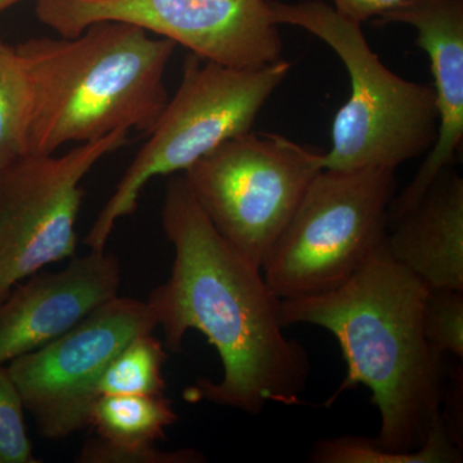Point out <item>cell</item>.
<instances>
[{
	"label": "cell",
	"mask_w": 463,
	"mask_h": 463,
	"mask_svg": "<svg viewBox=\"0 0 463 463\" xmlns=\"http://www.w3.org/2000/svg\"><path fill=\"white\" fill-rule=\"evenodd\" d=\"M161 222L174 248L172 273L147 304L164 345L181 352L185 334L196 330L223 365L221 381H197L185 390V399L252 416L268 403L300 404L312 364L303 344L286 336L281 298L261 269L225 242L183 175L167 182Z\"/></svg>",
	"instance_id": "1"
},
{
	"label": "cell",
	"mask_w": 463,
	"mask_h": 463,
	"mask_svg": "<svg viewBox=\"0 0 463 463\" xmlns=\"http://www.w3.org/2000/svg\"><path fill=\"white\" fill-rule=\"evenodd\" d=\"M429 288L390 257L386 243L339 288L281 300V321L325 328L337 340L346 376L328 405L364 385L379 410L376 440L383 449L412 455L441 417L446 392L443 356L422 327Z\"/></svg>",
	"instance_id": "2"
},
{
	"label": "cell",
	"mask_w": 463,
	"mask_h": 463,
	"mask_svg": "<svg viewBox=\"0 0 463 463\" xmlns=\"http://www.w3.org/2000/svg\"><path fill=\"white\" fill-rule=\"evenodd\" d=\"M30 93L27 152L54 154L116 130L148 134L169 96L164 76L175 43L118 21L74 38H33L16 45Z\"/></svg>",
	"instance_id": "3"
},
{
	"label": "cell",
	"mask_w": 463,
	"mask_h": 463,
	"mask_svg": "<svg viewBox=\"0 0 463 463\" xmlns=\"http://www.w3.org/2000/svg\"><path fill=\"white\" fill-rule=\"evenodd\" d=\"M277 25L300 27L327 44L345 66L350 97L335 115L323 169L389 167L428 154L438 137L435 91L390 71L368 44L361 24L322 0H268Z\"/></svg>",
	"instance_id": "4"
},
{
	"label": "cell",
	"mask_w": 463,
	"mask_h": 463,
	"mask_svg": "<svg viewBox=\"0 0 463 463\" xmlns=\"http://www.w3.org/2000/svg\"><path fill=\"white\" fill-rule=\"evenodd\" d=\"M291 69L283 58L267 66L237 69L188 53L178 90L100 210L85 245L105 250L116 223L136 213L143 188L152 179L184 173L222 143L251 132Z\"/></svg>",
	"instance_id": "5"
},
{
	"label": "cell",
	"mask_w": 463,
	"mask_h": 463,
	"mask_svg": "<svg viewBox=\"0 0 463 463\" xmlns=\"http://www.w3.org/2000/svg\"><path fill=\"white\" fill-rule=\"evenodd\" d=\"M397 170L322 169L261 268L281 300L339 288L386 243Z\"/></svg>",
	"instance_id": "6"
},
{
	"label": "cell",
	"mask_w": 463,
	"mask_h": 463,
	"mask_svg": "<svg viewBox=\"0 0 463 463\" xmlns=\"http://www.w3.org/2000/svg\"><path fill=\"white\" fill-rule=\"evenodd\" d=\"M323 154L251 130L219 145L183 176L225 242L261 269L323 169Z\"/></svg>",
	"instance_id": "7"
},
{
	"label": "cell",
	"mask_w": 463,
	"mask_h": 463,
	"mask_svg": "<svg viewBox=\"0 0 463 463\" xmlns=\"http://www.w3.org/2000/svg\"><path fill=\"white\" fill-rule=\"evenodd\" d=\"M128 143L129 130L120 129L62 156L26 152L0 165V303L17 283L75 257L81 182Z\"/></svg>",
	"instance_id": "8"
},
{
	"label": "cell",
	"mask_w": 463,
	"mask_h": 463,
	"mask_svg": "<svg viewBox=\"0 0 463 463\" xmlns=\"http://www.w3.org/2000/svg\"><path fill=\"white\" fill-rule=\"evenodd\" d=\"M35 14L62 38L102 21L130 24L203 60L237 69L283 58L268 0H35Z\"/></svg>",
	"instance_id": "9"
},
{
	"label": "cell",
	"mask_w": 463,
	"mask_h": 463,
	"mask_svg": "<svg viewBox=\"0 0 463 463\" xmlns=\"http://www.w3.org/2000/svg\"><path fill=\"white\" fill-rule=\"evenodd\" d=\"M156 327L147 301L116 297L62 336L8 362L39 434L60 440L90 428L106 368L134 337Z\"/></svg>",
	"instance_id": "10"
},
{
	"label": "cell",
	"mask_w": 463,
	"mask_h": 463,
	"mask_svg": "<svg viewBox=\"0 0 463 463\" xmlns=\"http://www.w3.org/2000/svg\"><path fill=\"white\" fill-rule=\"evenodd\" d=\"M121 269L105 250L71 258L60 272H38L0 303V364L47 345L118 297Z\"/></svg>",
	"instance_id": "11"
},
{
	"label": "cell",
	"mask_w": 463,
	"mask_h": 463,
	"mask_svg": "<svg viewBox=\"0 0 463 463\" xmlns=\"http://www.w3.org/2000/svg\"><path fill=\"white\" fill-rule=\"evenodd\" d=\"M377 25L413 27L430 60L438 137L412 181L395 194L389 223L416 205L439 174L455 166L463 145V0H408L374 18Z\"/></svg>",
	"instance_id": "12"
},
{
	"label": "cell",
	"mask_w": 463,
	"mask_h": 463,
	"mask_svg": "<svg viewBox=\"0 0 463 463\" xmlns=\"http://www.w3.org/2000/svg\"><path fill=\"white\" fill-rule=\"evenodd\" d=\"M386 250L429 288L463 291V179L455 166L390 222Z\"/></svg>",
	"instance_id": "13"
},
{
	"label": "cell",
	"mask_w": 463,
	"mask_h": 463,
	"mask_svg": "<svg viewBox=\"0 0 463 463\" xmlns=\"http://www.w3.org/2000/svg\"><path fill=\"white\" fill-rule=\"evenodd\" d=\"M178 419L165 394L105 395L91 407L90 428L115 446H151Z\"/></svg>",
	"instance_id": "14"
},
{
	"label": "cell",
	"mask_w": 463,
	"mask_h": 463,
	"mask_svg": "<svg viewBox=\"0 0 463 463\" xmlns=\"http://www.w3.org/2000/svg\"><path fill=\"white\" fill-rule=\"evenodd\" d=\"M307 461L313 463H458L462 446L448 431L443 417L434 426L425 444L412 455L390 453L376 438L343 435L317 441Z\"/></svg>",
	"instance_id": "15"
},
{
	"label": "cell",
	"mask_w": 463,
	"mask_h": 463,
	"mask_svg": "<svg viewBox=\"0 0 463 463\" xmlns=\"http://www.w3.org/2000/svg\"><path fill=\"white\" fill-rule=\"evenodd\" d=\"M166 359L165 345L152 332L138 335L106 368L97 386L99 398L105 395L164 394L166 383L163 368Z\"/></svg>",
	"instance_id": "16"
},
{
	"label": "cell",
	"mask_w": 463,
	"mask_h": 463,
	"mask_svg": "<svg viewBox=\"0 0 463 463\" xmlns=\"http://www.w3.org/2000/svg\"><path fill=\"white\" fill-rule=\"evenodd\" d=\"M32 93L17 47L0 36V165L27 152Z\"/></svg>",
	"instance_id": "17"
},
{
	"label": "cell",
	"mask_w": 463,
	"mask_h": 463,
	"mask_svg": "<svg viewBox=\"0 0 463 463\" xmlns=\"http://www.w3.org/2000/svg\"><path fill=\"white\" fill-rule=\"evenodd\" d=\"M422 327L426 340L439 355L463 358V291L429 288L423 304Z\"/></svg>",
	"instance_id": "18"
},
{
	"label": "cell",
	"mask_w": 463,
	"mask_h": 463,
	"mask_svg": "<svg viewBox=\"0 0 463 463\" xmlns=\"http://www.w3.org/2000/svg\"><path fill=\"white\" fill-rule=\"evenodd\" d=\"M27 435L25 408L8 368L0 364V463H38Z\"/></svg>",
	"instance_id": "19"
},
{
	"label": "cell",
	"mask_w": 463,
	"mask_h": 463,
	"mask_svg": "<svg viewBox=\"0 0 463 463\" xmlns=\"http://www.w3.org/2000/svg\"><path fill=\"white\" fill-rule=\"evenodd\" d=\"M76 463H201L205 456L199 450H163L155 444L142 447H121L93 438L81 448Z\"/></svg>",
	"instance_id": "20"
},
{
	"label": "cell",
	"mask_w": 463,
	"mask_h": 463,
	"mask_svg": "<svg viewBox=\"0 0 463 463\" xmlns=\"http://www.w3.org/2000/svg\"><path fill=\"white\" fill-rule=\"evenodd\" d=\"M335 11L340 16L356 24H364L365 21L380 17L381 14L398 7L408 0H332Z\"/></svg>",
	"instance_id": "21"
},
{
	"label": "cell",
	"mask_w": 463,
	"mask_h": 463,
	"mask_svg": "<svg viewBox=\"0 0 463 463\" xmlns=\"http://www.w3.org/2000/svg\"><path fill=\"white\" fill-rule=\"evenodd\" d=\"M20 2H25V0H0V12L5 11V9Z\"/></svg>",
	"instance_id": "22"
}]
</instances>
